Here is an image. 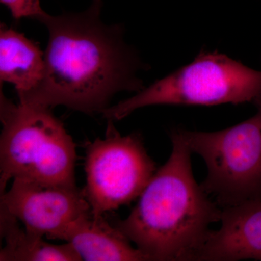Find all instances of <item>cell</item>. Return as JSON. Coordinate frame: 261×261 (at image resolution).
Listing matches in <instances>:
<instances>
[{
  "instance_id": "obj_4",
  "label": "cell",
  "mask_w": 261,
  "mask_h": 261,
  "mask_svg": "<svg viewBox=\"0 0 261 261\" xmlns=\"http://www.w3.org/2000/svg\"><path fill=\"white\" fill-rule=\"evenodd\" d=\"M261 95V71L218 53H200L195 61L133 97L102 113L119 121L136 110L156 105L214 106L254 102Z\"/></svg>"
},
{
  "instance_id": "obj_8",
  "label": "cell",
  "mask_w": 261,
  "mask_h": 261,
  "mask_svg": "<svg viewBox=\"0 0 261 261\" xmlns=\"http://www.w3.org/2000/svg\"><path fill=\"white\" fill-rule=\"evenodd\" d=\"M221 227L210 231L197 260H261V200L221 208Z\"/></svg>"
},
{
  "instance_id": "obj_10",
  "label": "cell",
  "mask_w": 261,
  "mask_h": 261,
  "mask_svg": "<svg viewBox=\"0 0 261 261\" xmlns=\"http://www.w3.org/2000/svg\"><path fill=\"white\" fill-rule=\"evenodd\" d=\"M44 53L21 33L2 24L0 80L13 84L18 97L32 92L42 81Z\"/></svg>"
},
{
  "instance_id": "obj_1",
  "label": "cell",
  "mask_w": 261,
  "mask_h": 261,
  "mask_svg": "<svg viewBox=\"0 0 261 261\" xmlns=\"http://www.w3.org/2000/svg\"><path fill=\"white\" fill-rule=\"evenodd\" d=\"M102 0H93L82 13H47L41 19L49 33L44 76L19 103L51 110L63 106L92 115L109 108L118 92L145 88L136 76L137 56L120 25L102 23Z\"/></svg>"
},
{
  "instance_id": "obj_12",
  "label": "cell",
  "mask_w": 261,
  "mask_h": 261,
  "mask_svg": "<svg viewBox=\"0 0 261 261\" xmlns=\"http://www.w3.org/2000/svg\"><path fill=\"white\" fill-rule=\"evenodd\" d=\"M0 2L10 10L15 20L29 18L39 21L47 15L41 7L40 0H0Z\"/></svg>"
},
{
  "instance_id": "obj_9",
  "label": "cell",
  "mask_w": 261,
  "mask_h": 261,
  "mask_svg": "<svg viewBox=\"0 0 261 261\" xmlns=\"http://www.w3.org/2000/svg\"><path fill=\"white\" fill-rule=\"evenodd\" d=\"M60 240L69 243L82 260H148L137 247L130 245L126 235L111 226L103 216L92 214L77 219L61 235Z\"/></svg>"
},
{
  "instance_id": "obj_3",
  "label": "cell",
  "mask_w": 261,
  "mask_h": 261,
  "mask_svg": "<svg viewBox=\"0 0 261 261\" xmlns=\"http://www.w3.org/2000/svg\"><path fill=\"white\" fill-rule=\"evenodd\" d=\"M0 191L15 178L77 187L76 145L51 109L15 105L1 92Z\"/></svg>"
},
{
  "instance_id": "obj_11",
  "label": "cell",
  "mask_w": 261,
  "mask_h": 261,
  "mask_svg": "<svg viewBox=\"0 0 261 261\" xmlns=\"http://www.w3.org/2000/svg\"><path fill=\"white\" fill-rule=\"evenodd\" d=\"M1 235L5 247L0 251L1 261H81L82 259L69 243L54 245L43 237L22 229L18 221L0 211Z\"/></svg>"
},
{
  "instance_id": "obj_6",
  "label": "cell",
  "mask_w": 261,
  "mask_h": 261,
  "mask_svg": "<svg viewBox=\"0 0 261 261\" xmlns=\"http://www.w3.org/2000/svg\"><path fill=\"white\" fill-rule=\"evenodd\" d=\"M104 138L86 147L84 195L94 217L129 205L139 198L157 171L138 134L123 136L113 121Z\"/></svg>"
},
{
  "instance_id": "obj_2",
  "label": "cell",
  "mask_w": 261,
  "mask_h": 261,
  "mask_svg": "<svg viewBox=\"0 0 261 261\" xmlns=\"http://www.w3.org/2000/svg\"><path fill=\"white\" fill-rule=\"evenodd\" d=\"M172 151L157 170L126 219L115 226L148 260H197L221 207L207 197L192 173L191 149L179 129Z\"/></svg>"
},
{
  "instance_id": "obj_7",
  "label": "cell",
  "mask_w": 261,
  "mask_h": 261,
  "mask_svg": "<svg viewBox=\"0 0 261 261\" xmlns=\"http://www.w3.org/2000/svg\"><path fill=\"white\" fill-rule=\"evenodd\" d=\"M0 203L1 211L20 221L27 231L50 240H60L70 224L91 214L84 190L20 178L1 194Z\"/></svg>"
},
{
  "instance_id": "obj_5",
  "label": "cell",
  "mask_w": 261,
  "mask_h": 261,
  "mask_svg": "<svg viewBox=\"0 0 261 261\" xmlns=\"http://www.w3.org/2000/svg\"><path fill=\"white\" fill-rule=\"evenodd\" d=\"M255 116L214 132H180L192 153L207 166L202 190L220 207L261 200V95L254 100Z\"/></svg>"
}]
</instances>
